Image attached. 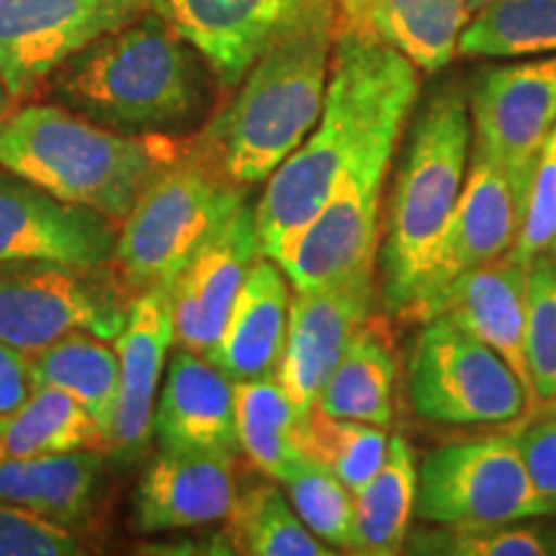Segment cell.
I'll use <instances>...</instances> for the list:
<instances>
[{
	"label": "cell",
	"instance_id": "1",
	"mask_svg": "<svg viewBox=\"0 0 556 556\" xmlns=\"http://www.w3.org/2000/svg\"><path fill=\"white\" fill-rule=\"evenodd\" d=\"M420 93V70L371 34L336 26L319 119L266 180L255 204L258 250L278 261L330 199L332 186L377 144H397Z\"/></svg>",
	"mask_w": 556,
	"mask_h": 556
},
{
	"label": "cell",
	"instance_id": "2",
	"mask_svg": "<svg viewBox=\"0 0 556 556\" xmlns=\"http://www.w3.org/2000/svg\"><path fill=\"white\" fill-rule=\"evenodd\" d=\"M338 0H299L232 101L193 148L242 189L270 178L319 119L336 47Z\"/></svg>",
	"mask_w": 556,
	"mask_h": 556
},
{
	"label": "cell",
	"instance_id": "3",
	"mask_svg": "<svg viewBox=\"0 0 556 556\" xmlns=\"http://www.w3.org/2000/svg\"><path fill=\"white\" fill-rule=\"evenodd\" d=\"M471 157L469 93L462 80L428 88L407 127L381 235V299L405 317L443 227L454 212Z\"/></svg>",
	"mask_w": 556,
	"mask_h": 556
},
{
	"label": "cell",
	"instance_id": "4",
	"mask_svg": "<svg viewBox=\"0 0 556 556\" xmlns=\"http://www.w3.org/2000/svg\"><path fill=\"white\" fill-rule=\"evenodd\" d=\"M176 155L168 139L116 135L52 103L13 109L0 127V168L114 222H124L152 173Z\"/></svg>",
	"mask_w": 556,
	"mask_h": 556
},
{
	"label": "cell",
	"instance_id": "5",
	"mask_svg": "<svg viewBox=\"0 0 556 556\" xmlns=\"http://www.w3.org/2000/svg\"><path fill=\"white\" fill-rule=\"evenodd\" d=\"M52 96L103 127L165 129L197 106V70L186 41L148 11L70 58L52 75Z\"/></svg>",
	"mask_w": 556,
	"mask_h": 556
},
{
	"label": "cell",
	"instance_id": "6",
	"mask_svg": "<svg viewBox=\"0 0 556 556\" xmlns=\"http://www.w3.org/2000/svg\"><path fill=\"white\" fill-rule=\"evenodd\" d=\"M248 201L193 148L152 173L116 238L114 268L131 294L173 283L193 253Z\"/></svg>",
	"mask_w": 556,
	"mask_h": 556
},
{
	"label": "cell",
	"instance_id": "7",
	"mask_svg": "<svg viewBox=\"0 0 556 556\" xmlns=\"http://www.w3.org/2000/svg\"><path fill=\"white\" fill-rule=\"evenodd\" d=\"M131 294L119 270L50 261L0 263V340L24 353L90 332L116 340L127 325Z\"/></svg>",
	"mask_w": 556,
	"mask_h": 556
},
{
	"label": "cell",
	"instance_id": "8",
	"mask_svg": "<svg viewBox=\"0 0 556 556\" xmlns=\"http://www.w3.org/2000/svg\"><path fill=\"white\" fill-rule=\"evenodd\" d=\"M415 513L426 523L448 528L548 516L513 435L475 438L430 451L417 469Z\"/></svg>",
	"mask_w": 556,
	"mask_h": 556
},
{
	"label": "cell",
	"instance_id": "9",
	"mask_svg": "<svg viewBox=\"0 0 556 556\" xmlns=\"http://www.w3.org/2000/svg\"><path fill=\"white\" fill-rule=\"evenodd\" d=\"M409 394L417 415L443 426L510 422L528 407L526 389L503 356L443 315L417 332Z\"/></svg>",
	"mask_w": 556,
	"mask_h": 556
},
{
	"label": "cell",
	"instance_id": "10",
	"mask_svg": "<svg viewBox=\"0 0 556 556\" xmlns=\"http://www.w3.org/2000/svg\"><path fill=\"white\" fill-rule=\"evenodd\" d=\"M471 152L510 180L526 217L539 160L556 127V54L484 67L469 90Z\"/></svg>",
	"mask_w": 556,
	"mask_h": 556
},
{
	"label": "cell",
	"instance_id": "11",
	"mask_svg": "<svg viewBox=\"0 0 556 556\" xmlns=\"http://www.w3.org/2000/svg\"><path fill=\"white\" fill-rule=\"evenodd\" d=\"M397 144H377L332 186L330 199L276 263L291 289H319L377 268L381 193Z\"/></svg>",
	"mask_w": 556,
	"mask_h": 556
},
{
	"label": "cell",
	"instance_id": "12",
	"mask_svg": "<svg viewBox=\"0 0 556 556\" xmlns=\"http://www.w3.org/2000/svg\"><path fill=\"white\" fill-rule=\"evenodd\" d=\"M150 11V0H0V83L31 96L70 58Z\"/></svg>",
	"mask_w": 556,
	"mask_h": 556
},
{
	"label": "cell",
	"instance_id": "13",
	"mask_svg": "<svg viewBox=\"0 0 556 556\" xmlns=\"http://www.w3.org/2000/svg\"><path fill=\"white\" fill-rule=\"evenodd\" d=\"M520 225L523 212L510 180L492 160L471 152L464 189L430 253L405 317L417 323L438 317L443 299L464 276L516 248Z\"/></svg>",
	"mask_w": 556,
	"mask_h": 556
},
{
	"label": "cell",
	"instance_id": "14",
	"mask_svg": "<svg viewBox=\"0 0 556 556\" xmlns=\"http://www.w3.org/2000/svg\"><path fill=\"white\" fill-rule=\"evenodd\" d=\"M374 299V268L330 287L291 291L287 343L278 361L276 379L302 415L315 409L332 368L371 317Z\"/></svg>",
	"mask_w": 556,
	"mask_h": 556
},
{
	"label": "cell",
	"instance_id": "15",
	"mask_svg": "<svg viewBox=\"0 0 556 556\" xmlns=\"http://www.w3.org/2000/svg\"><path fill=\"white\" fill-rule=\"evenodd\" d=\"M116 238L119 225L114 219L0 170V263L50 261L101 268L114 263Z\"/></svg>",
	"mask_w": 556,
	"mask_h": 556
},
{
	"label": "cell",
	"instance_id": "16",
	"mask_svg": "<svg viewBox=\"0 0 556 556\" xmlns=\"http://www.w3.org/2000/svg\"><path fill=\"white\" fill-rule=\"evenodd\" d=\"M258 255L255 206L245 201L173 281V325L180 348L206 356L217 345Z\"/></svg>",
	"mask_w": 556,
	"mask_h": 556
},
{
	"label": "cell",
	"instance_id": "17",
	"mask_svg": "<svg viewBox=\"0 0 556 556\" xmlns=\"http://www.w3.org/2000/svg\"><path fill=\"white\" fill-rule=\"evenodd\" d=\"M173 343V283H157L139 291L129 304L127 325L116 338L119 397L109 441V454L116 458L135 462L155 435L160 374Z\"/></svg>",
	"mask_w": 556,
	"mask_h": 556
},
{
	"label": "cell",
	"instance_id": "18",
	"mask_svg": "<svg viewBox=\"0 0 556 556\" xmlns=\"http://www.w3.org/2000/svg\"><path fill=\"white\" fill-rule=\"evenodd\" d=\"M238 503L235 456L208 451H160L135 490L139 533L222 523Z\"/></svg>",
	"mask_w": 556,
	"mask_h": 556
},
{
	"label": "cell",
	"instance_id": "19",
	"mask_svg": "<svg viewBox=\"0 0 556 556\" xmlns=\"http://www.w3.org/2000/svg\"><path fill=\"white\" fill-rule=\"evenodd\" d=\"M296 5L299 0H150V11L208 62L225 88L240 86Z\"/></svg>",
	"mask_w": 556,
	"mask_h": 556
},
{
	"label": "cell",
	"instance_id": "20",
	"mask_svg": "<svg viewBox=\"0 0 556 556\" xmlns=\"http://www.w3.org/2000/svg\"><path fill=\"white\" fill-rule=\"evenodd\" d=\"M160 451L238 456L235 381L201 353L178 348L155 407Z\"/></svg>",
	"mask_w": 556,
	"mask_h": 556
},
{
	"label": "cell",
	"instance_id": "21",
	"mask_svg": "<svg viewBox=\"0 0 556 556\" xmlns=\"http://www.w3.org/2000/svg\"><path fill=\"white\" fill-rule=\"evenodd\" d=\"M528 270L531 263L513 253L484 263L464 276L438 315L454 319L464 330L490 345L507 366L516 371L533 407V384L526 366V309H528Z\"/></svg>",
	"mask_w": 556,
	"mask_h": 556
},
{
	"label": "cell",
	"instance_id": "22",
	"mask_svg": "<svg viewBox=\"0 0 556 556\" xmlns=\"http://www.w3.org/2000/svg\"><path fill=\"white\" fill-rule=\"evenodd\" d=\"M291 283L276 261L258 255L248 270L227 328L206 353L232 381L276 377L287 343Z\"/></svg>",
	"mask_w": 556,
	"mask_h": 556
},
{
	"label": "cell",
	"instance_id": "23",
	"mask_svg": "<svg viewBox=\"0 0 556 556\" xmlns=\"http://www.w3.org/2000/svg\"><path fill=\"white\" fill-rule=\"evenodd\" d=\"M471 16V0H338V26L371 34L430 75L458 54Z\"/></svg>",
	"mask_w": 556,
	"mask_h": 556
},
{
	"label": "cell",
	"instance_id": "24",
	"mask_svg": "<svg viewBox=\"0 0 556 556\" xmlns=\"http://www.w3.org/2000/svg\"><path fill=\"white\" fill-rule=\"evenodd\" d=\"M106 451H70L0 464V500L73 528L90 516Z\"/></svg>",
	"mask_w": 556,
	"mask_h": 556
},
{
	"label": "cell",
	"instance_id": "25",
	"mask_svg": "<svg viewBox=\"0 0 556 556\" xmlns=\"http://www.w3.org/2000/svg\"><path fill=\"white\" fill-rule=\"evenodd\" d=\"M109 451L88 409L58 387L37 384L11 413L0 415V464L70 451Z\"/></svg>",
	"mask_w": 556,
	"mask_h": 556
},
{
	"label": "cell",
	"instance_id": "26",
	"mask_svg": "<svg viewBox=\"0 0 556 556\" xmlns=\"http://www.w3.org/2000/svg\"><path fill=\"white\" fill-rule=\"evenodd\" d=\"M417 500V464L402 435L389 438L377 475L353 492L356 536L351 554L394 556L405 552Z\"/></svg>",
	"mask_w": 556,
	"mask_h": 556
},
{
	"label": "cell",
	"instance_id": "27",
	"mask_svg": "<svg viewBox=\"0 0 556 556\" xmlns=\"http://www.w3.org/2000/svg\"><path fill=\"white\" fill-rule=\"evenodd\" d=\"M238 441L250 462L274 482H287L304 458L302 415L276 377L235 381Z\"/></svg>",
	"mask_w": 556,
	"mask_h": 556
},
{
	"label": "cell",
	"instance_id": "28",
	"mask_svg": "<svg viewBox=\"0 0 556 556\" xmlns=\"http://www.w3.org/2000/svg\"><path fill=\"white\" fill-rule=\"evenodd\" d=\"M37 384L58 387L75 397L96 426L111 441L114 428L116 397H119V353L109 345V340L73 332L54 340L41 351L26 353Z\"/></svg>",
	"mask_w": 556,
	"mask_h": 556
},
{
	"label": "cell",
	"instance_id": "29",
	"mask_svg": "<svg viewBox=\"0 0 556 556\" xmlns=\"http://www.w3.org/2000/svg\"><path fill=\"white\" fill-rule=\"evenodd\" d=\"M394 356L387 336L366 323L332 368L317 397V409L345 420L389 428L394 415Z\"/></svg>",
	"mask_w": 556,
	"mask_h": 556
},
{
	"label": "cell",
	"instance_id": "30",
	"mask_svg": "<svg viewBox=\"0 0 556 556\" xmlns=\"http://www.w3.org/2000/svg\"><path fill=\"white\" fill-rule=\"evenodd\" d=\"M229 552L250 556H330L336 548L319 541L294 505L274 482H255L238 492V503L227 518Z\"/></svg>",
	"mask_w": 556,
	"mask_h": 556
},
{
	"label": "cell",
	"instance_id": "31",
	"mask_svg": "<svg viewBox=\"0 0 556 556\" xmlns=\"http://www.w3.org/2000/svg\"><path fill=\"white\" fill-rule=\"evenodd\" d=\"M556 52V0H490L458 37L464 58H541Z\"/></svg>",
	"mask_w": 556,
	"mask_h": 556
},
{
	"label": "cell",
	"instance_id": "32",
	"mask_svg": "<svg viewBox=\"0 0 556 556\" xmlns=\"http://www.w3.org/2000/svg\"><path fill=\"white\" fill-rule=\"evenodd\" d=\"M387 448V428L371 426V422L332 417L319 413L317 407L304 422V456L330 469L351 492H356L366 479L377 475L384 464Z\"/></svg>",
	"mask_w": 556,
	"mask_h": 556
},
{
	"label": "cell",
	"instance_id": "33",
	"mask_svg": "<svg viewBox=\"0 0 556 556\" xmlns=\"http://www.w3.org/2000/svg\"><path fill=\"white\" fill-rule=\"evenodd\" d=\"M405 552L435 556H556V528L536 518L482 528L433 526L407 536Z\"/></svg>",
	"mask_w": 556,
	"mask_h": 556
},
{
	"label": "cell",
	"instance_id": "34",
	"mask_svg": "<svg viewBox=\"0 0 556 556\" xmlns=\"http://www.w3.org/2000/svg\"><path fill=\"white\" fill-rule=\"evenodd\" d=\"M283 484L302 523L328 546L351 552L353 536H356L353 492L330 469L309 456L296 464Z\"/></svg>",
	"mask_w": 556,
	"mask_h": 556
},
{
	"label": "cell",
	"instance_id": "35",
	"mask_svg": "<svg viewBox=\"0 0 556 556\" xmlns=\"http://www.w3.org/2000/svg\"><path fill=\"white\" fill-rule=\"evenodd\" d=\"M526 366L533 407L556 400V261L536 258L528 270Z\"/></svg>",
	"mask_w": 556,
	"mask_h": 556
},
{
	"label": "cell",
	"instance_id": "36",
	"mask_svg": "<svg viewBox=\"0 0 556 556\" xmlns=\"http://www.w3.org/2000/svg\"><path fill=\"white\" fill-rule=\"evenodd\" d=\"M80 541L70 528L0 500V556H75Z\"/></svg>",
	"mask_w": 556,
	"mask_h": 556
},
{
	"label": "cell",
	"instance_id": "37",
	"mask_svg": "<svg viewBox=\"0 0 556 556\" xmlns=\"http://www.w3.org/2000/svg\"><path fill=\"white\" fill-rule=\"evenodd\" d=\"M516 438L533 486L544 500L546 513L556 518V413L539 415L533 426L520 430Z\"/></svg>",
	"mask_w": 556,
	"mask_h": 556
},
{
	"label": "cell",
	"instance_id": "38",
	"mask_svg": "<svg viewBox=\"0 0 556 556\" xmlns=\"http://www.w3.org/2000/svg\"><path fill=\"white\" fill-rule=\"evenodd\" d=\"M34 387L37 381H34L29 356L0 340V415L24 405Z\"/></svg>",
	"mask_w": 556,
	"mask_h": 556
},
{
	"label": "cell",
	"instance_id": "39",
	"mask_svg": "<svg viewBox=\"0 0 556 556\" xmlns=\"http://www.w3.org/2000/svg\"><path fill=\"white\" fill-rule=\"evenodd\" d=\"M13 103H16V99H13L3 83H0V127H3V122L13 114Z\"/></svg>",
	"mask_w": 556,
	"mask_h": 556
},
{
	"label": "cell",
	"instance_id": "40",
	"mask_svg": "<svg viewBox=\"0 0 556 556\" xmlns=\"http://www.w3.org/2000/svg\"><path fill=\"white\" fill-rule=\"evenodd\" d=\"M533 413H536V417H539V415H552V413H556V400L539 402V405L533 407Z\"/></svg>",
	"mask_w": 556,
	"mask_h": 556
},
{
	"label": "cell",
	"instance_id": "41",
	"mask_svg": "<svg viewBox=\"0 0 556 556\" xmlns=\"http://www.w3.org/2000/svg\"><path fill=\"white\" fill-rule=\"evenodd\" d=\"M471 3H475V11H477V9H482V5L490 3V0H471Z\"/></svg>",
	"mask_w": 556,
	"mask_h": 556
}]
</instances>
